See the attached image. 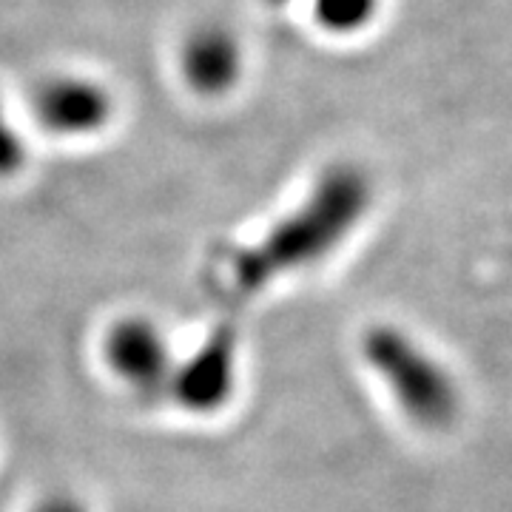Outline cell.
Listing matches in <instances>:
<instances>
[{
    "mask_svg": "<svg viewBox=\"0 0 512 512\" xmlns=\"http://www.w3.org/2000/svg\"><path fill=\"white\" fill-rule=\"evenodd\" d=\"M370 188L359 168H328L311 194L276 220L262 237L239 248L231 259V285L242 299L265 291L271 282L330 254L365 214Z\"/></svg>",
    "mask_w": 512,
    "mask_h": 512,
    "instance_id": "6da1fadb",
    "label": "cell"
},
{
    "mask_svg": "<svg viewBox=\"0 0 512 512\" xmlns=\"http://www.w3.org/2000/svg\"><path fill=\"white\" fill-rule=\"evenodd\" d=\"M120 114L117 92L89 69L40 74L29 89L26 123L57 143H86L106 134Z\"/></svg>",
    "mask_w": 512,
    "mask_h": 512,
    "instance_id": "7a4b0ae2",
    "label": "cell"
},
{
    "mask_svg": "<svg viewBox=\"0 0 512 512\" xmlns=\"http://www.w3.org/2000/svg\"><path fill=\"white\" fill-rule=\"evenodd\" d=\"M174 69L191 97L202 103H222L245 83L248 49L228 23L208 20L191 26L177 43Z\"/></svg>",
    "mask_w": 512,
    "mask_h": 512,
    "instance_id": "3957f363",
    "label": "cell"
},
{
    "mask_svg": "<svg viewBox=\"0 0 512 512\" xmlns=\"http://www.w3.org/2000/svg\"><path fill=\"white\" fill-rule=\"evenodd\" d=\"M239 376V336L231 322H222L174 365L168 393L185 413L208 416L231 402Z\"/></svg>",
    "mask_w": 512,
    "mask_h": 512,
    "instance_id": "277c9868",
    "label": "cell"
},
{
    "mask_svg": "<svg viewBox=\"0 0 512 512\" xmlns=\"http://www.w3.org/2000/svg\"><path fill=\"white\" fill-rule=\"evenodd\" d=\"M103 362L137 393L168 390L177 365L163 328L148 316H123L111 322L103 336Z\"/></svg>",
    "mask_w": 512,
    "mask_h": 512,
    "instance_id": "5b68a950",
    "label": "cell"
},
{
    "mask_svg": "<svg viewBox=\"0 0 512 512\" xmlns=\"http://www.w3.org/2000/svg\"><path fill=\"white\" fill-rule=\"evenodd\" d=\"M382 0H308L311 23L330 37H356L379 18Z\"/></svg>",
    "mask_w": 512,
    "mask_h": 512,
    "instance_id": "8992f818",
    "label": "cell"
},
{
    "mask_svg": "<svg viewBox=\"0 0 512 512\" xmlns=\"http://www.w3.org/2000/svg\"><path fill=\"white\" fill-rule=\"evenodd\" d=\"M29 123L6 94L0 92V180H15L26 171L32 157V140H29Z\"/></svg>",
    "mask_w": 512,
    "mask_h": 512,
    "instance_id": "52a82bcc",
    "label": "cell"
},
{
    "mask_svg": "<svg viewBox=\"0 0 512 512\" xmlns=\"http://www.w3.org/2000/svg\"><path fill=\"white\" fill-rule=\"evenodd\" d=\"M32 512H86V507L80 501L69 498V495H49Z\"/></svg>",
    "mask_w": 512,
    "mask_h": 512,
    "instance_id": "ba28073f",
    "label": "cell"
},
{
    "mask_svg": "<svg viewBox=\"0 0 512 512\" xmlns=\"http://www.w3.org/2000/svg\"><path fill=\"white\" fill-rule=\"evenodd\" d=\"M265 3H271V6H285L288 0H265Z\"/></svg>",
    "mask_w": 512,
    "mask_h": 512,
    "instance_id": "9c48e42d",
    "label": "cell"
}]
</instances>
